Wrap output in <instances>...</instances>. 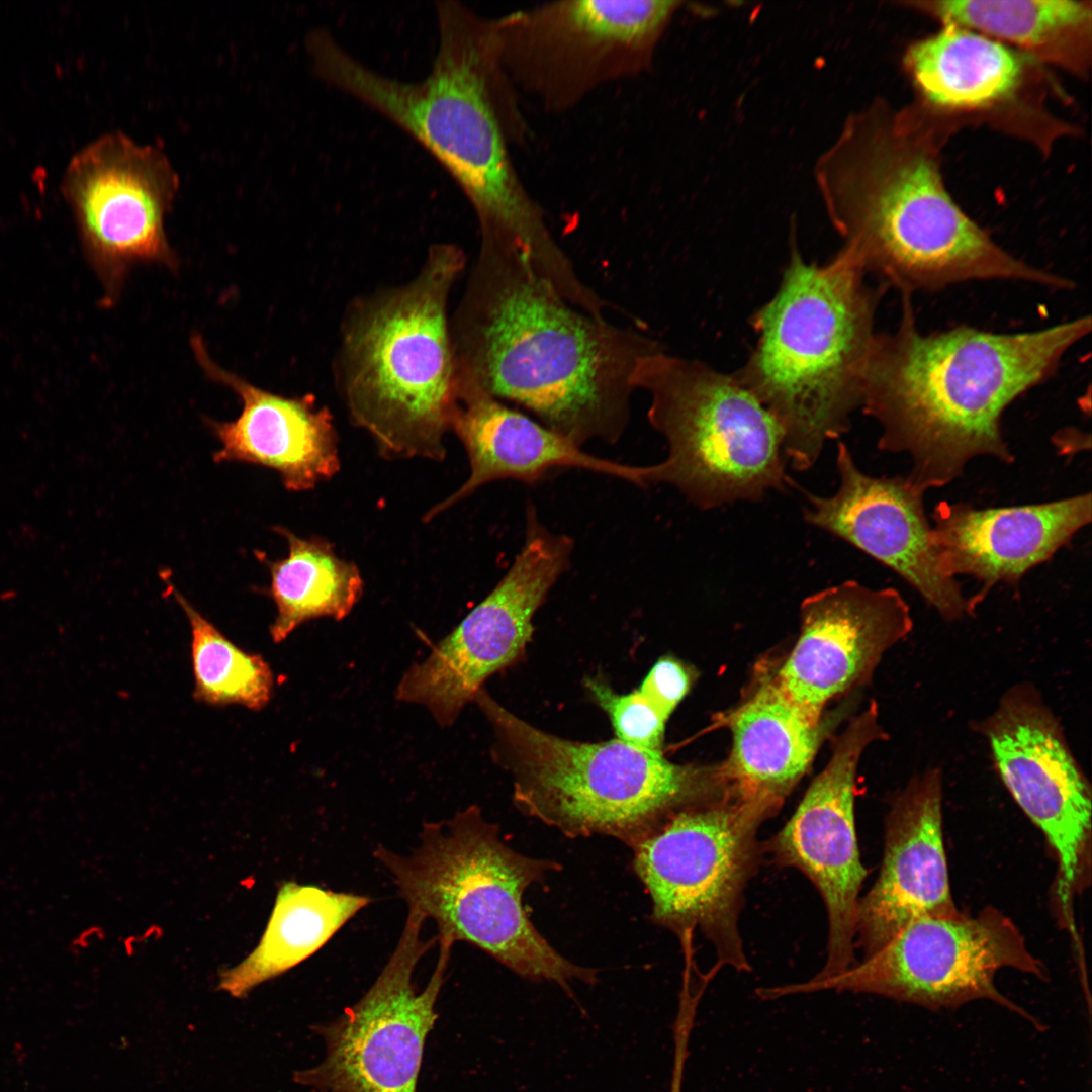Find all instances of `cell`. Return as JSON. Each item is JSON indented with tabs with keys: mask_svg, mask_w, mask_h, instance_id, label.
<instances>
[{
	"mask_svg": "<svg viewBox=\"0 0 1092 1092\" xmlns=\"http://www.w3.org/2000/svg\"><path fill=\"white\" fill-rule=\"evenodd\" d=\"M190 344L204 374L233 390L242 403L233 421L207 420L221 445L215 462L273 469L291 491L309 490L340 470L333 416L317 406L314 396L286 397L262 389L213 361L200 335H192Z\"/></svg>",
	"mask_w": 1092,
	"mask_h": 1092,
	"instance_id": "obj_22",
	"label": "cell"
},
{
	"mask_svg": "<svg viewBox=\"0 0 1092 1092\" xmlns=\"http://www.w3.org/2000/svg\"><path fill=\"white\" fill-rule=\"evenodd\" d=\"M844 250L824 264L793 249L775 295L754 314L756 344L736 378L780 424L784 456L809 470L861 406L886 288Z\"/></svg>",
	"mask_w": 1092,
	"mask_h": 1092,
	"instance_id": "obj_5",
	"label": "cell"
},
{
	"mask_svg": "<svg viewBox=\"0 0 1092 1092\" xmlns=\"http://www.w3.org/2000/svg\"><path fill=\"white\" fill-rule=\"evenodd\" d=\"M583 685L592 701L607 714L616 739L643 750L663 752L667 720L637 689L620 694L599 675L586 677Z\"/></svg>",
	"mask_w": 1092,
	"mask_h": 1092,
	"instance_id": "obj_30",
	"label": "cell"
},
{
	"mask_svg": "<svg viewBox=\"0 0 1092 1092\" xmlns=\"http://www.w3.org/2000/svg\"><path fill=\"white\" fill-rule=\"evenodd\" d=\"M972 729L986 740L1003 785L1054 850L1059 909L1071 935L1077 934L1072 907L1090 877L1092 797L1061 722L1039 690L1020 681Z\"/></svg>",
	"mask_w": 1092,
	"mask_h": 1092,
	"instance_id": "obj_15",
	"label": "cell"
},
{
	"mask_svg": "<svg viewBox=\"0 0 1092 1092\" xmlns=\"http://www.w3.org/2000/svg\"><path fill=\"white\" fill-rule=\"evenodd\" d=\"M438 49L419 81L384 75L316 27L304 44L313 73L407 133L450 174L470 203L480 241L508 243L554 286L574 265L514 165L510 146L530 129L497 52L492 19L456 0L436 2Z\"/></svg>",
	"mask_w": 1092,
	"mask_h": 1092,
	"instance_id": "obj_1",
	"label": "cell"
},
{
	"mask_svg": "<svg viewBox=\"0 0 1092 1092\" xmlns=\"http://www.w3.org/2000/svg\"><path fill=\"white\" fill-rule=\"evenodd\" d=\"M370 902L364 895L285 883L259 944L220 975L218 988L236 998L246 996L315 953Z\"/></svg>",
	"mask_w": 1092,
	"mask_h": 1092,
	"instance_id": "obj_27",
	"label": "cell"
},
{
	"mask_svg": "<svg viewBox=\"0 0 1092 1092\" xmlns=\"http://www.w3.org/2000/svg\"><path fill=\"white\" fill-rule=\"evenodd\" d=\"M680 1L563 0L492 19L516 91L544 111L574 108L599 88L652 66Z\"/></svg>",
	"mask_w": 1092,
	"mask_h": 1092,
	"instance_id": "obj_11",
	"label": "cell"
},
{
	"mask_svg": "<svg viewBox=\"0 0 1092 1092\" xmlns=\"http://www.w3.org/2000/svg\"><path fill=\"white\" fill-rule=\"evenodd\" d=\"M695 678V670L690 665L673 655H664L655 661L637 690L668 720L690 692Z\"/></svg>",
	"mask_w": 1092,
	"mask_h": 1092,
	"instance_id": "obj_31",
	"label": "cell"
},
{
	"mask_svg": "<svg viewBox=\"0 0 1092 1092\" xmlns=\"http://www.w3.org/2000/svg\"><path fill=\"white\" fill-rule=\"evenodd\" d=\"M1012 968L1041 980L1044 965L1028 949L1016 924L988 906L975 916L925 917L912 921L875 953L835 977L764 990L768 1000L822 990L875 994L931 1010L957 1008L977 999L994 1001L1040 1028L1027 1011L995 985L996 973Z\"/></svg>",
	"mask_w": 1092,
	"mask_h": 1092,
	"instance_id": "obj_12",
	"label": "cell"
},
{
	"mask_svg": "<svg viewBox=\"0 0 1092 1092\" xmlns=\"http://www.w3.org/2000/svg\"><path fill=\"white\" fill-rule=\"evenodd\" d=\"M425 918L408 910L399 941L381 973L337 1019L314 1026L324 1059L297 1071L293 1080L313 1092H417L428 1034L438 1014L453 942L437 937L439 957L422 991L414 972L434 940L422 939Z\"/></svg>",
	"mask_w": 1092,
	"mask_h": 1092,
	"instance_id": "obj_14",
	"label": "cell"
},
{
	"mask_svg": "<svg viewBox=\"0 0 1092 1092\" xmlns=\"http://www.w3.org/2000/svg\"><path fill=\"white\" fill-rule=\"evenodd\" d=\"M905 66L928 105L954 110L984 108L1010 97L1024 71L1020 54L1010 47L952 25L914 42Z\"/></svg>",
	"mask_w": 1092,
	"mask_h": 1092,
	"instance_id": "obj_26",
	"label": "cell"
},
{
	"mask_svg": "<svg viewBox=\"0 0 1092 1092\" xmlns=\"http://www.w3.org/2000/svg\"><path fill=\"white\" fill-rule=\"evenodd\" d=\"M275 530L288 544L286 557L265 559L271 577L268 593L276 607L270 635L279 643L306 621L343 620L361 599L364 582L358 567L340 558L328 541L301 538L282 527Z\"/></svg>",
	"mask_w": 1092,
	"mask_h": 1092,
	"instance_id": "obj_28",
	"label": "cell"
},
{
	"mask_svg": "<svg viewBox=\"0 0 1092 1092\" xmlns=\"http://www.w3.org/2000/svg\"><path fill=\"white\" fill-rule=\"evenodd\" d=\"M458 390L517 404L579 447L615 444L639 360L661 345L585 312L507 243L480 241L449 321Z\"/></svg>",
	"mask_w": 1092,
	"mask_h": 1092,
	"instance_id": "obj_2",
	"label": "cell"
},
{
	"mask_svg": "<svg viewBox=\"0 0 1092 1092\" xmlns=\"http://www.w3.org/2000/svg\"><path fill=\"white\" fill-rule=\"evenodd\" d=\"M839 717L795 703L761 672L742 701L718 719L732 747L718 771L723 784L765 819L776 815L808 771Z\"/></svg>",
	"mask_w": 1092,
	"mask_h": 1092,
	"instance_id": "obj_24",
	"label": "cell"
},
{
	"mask_svg": "<svg viewBox=\"0 0 1092 1092\" xmlns=\"http://www.w3.org/2000/svg\"><path fill=\"white\" fill-rule=\"evenodd\" d=\"M62 186L112 294L139 264L177 267L165 219L180 179L160 147L105 133L73 157Z\"/></svg>",
	"mask_w": 1092,
	"mask_h": 1092,
	"instance_id": "obj_17",
	"label": "cell"
},
{
	"mask_svg": "<svg viewBox=\"0 0 1092 1092\" xmlns=\"http://www.w3.org/2000/svg\"><path fill=\"white\" fill-rule=\"evenodd\" d=\"M932 539L946 573L969 575L980 588L973 611L998 583L1016 585L1091 521V495L1036 505L978 509L941 502L932 513Z\"/></svg>",
	"mask_w": 1092,
	"mask_h": 1092,
	"instance_id": "obj_21",
	"label": "cell"
},
{
	"mask_svg": "<svg viewBox=\"0 0 1092 1092\" xmlns=\"http://www.w3.org/2000/svg\"><path fill=\"white\" fill-rule=\"evenodd\" d=\"M911 4L943 25L973 30L1078 75L1090 67V1L938 0Z\"/></svg>",
	"mask_w": 1092,
	"mask_h": 1092,
	"instance_id": "obj_25",
	"label": "cell"
},
{
	"mask_svg": "<svg viewBox=\"0 0 1092 1092\" xmlns=\"http://www.w3.org/2000/svg\"><path fill=\"white\" fill-rule=\"evenodd\" d=\"M466 257L432 245L406 283L354 299L344 314L334 378L353 423L389 458L441 461L459 391L450 338V291Z\"/></svg>",
	"mask_w": 1092,
	"mask_h": 1092,
	"instance_id": "obj_6",
	"label": "cell"
},
{
	"mask_svg": "<svg viewBox=\"0 0 1092 1092\" xmlns=\"http://www.w3.org/2000/svg\"><path fill=\"white\" fill-rule=\"evenodd\" d=\"M632 384L648 394V421L667 445L652 485H670L701 510L788 485L783 430L734 373L661 348L639 360Z\"/></svg>",
	"mask_w": 1092,
	"mask_h": 1092,
	"instance_id": "obj_9",
	"label": "cell"
},
{
	"mask_svg": "<svg viewBox=\"0 0 1092 1092\" xmlns=\"http://www.w3.org/2000/svg\"><path fill=\"white\" fill-rule=\"evenodd\" d=\"M473 702L492 728V760L510 775L516 807L567 836L602 834L633 848L719 785L716 766L678 764L616 738L584 742L541 730L483 688Z\"/></svg>",
	"mask_w": 1092,
	"mask_h": 1092,
	"instance_id": "obj_7",
	"label": "cell"
},
{
	"mask_svg": "<svg viewBox=\"0 0 1092 1092\" xmlns=\"http://www.w3.org/2000/svg\"><path fill=\"white\" fill-rule=\"evenodd\" d=\"M373 855L408 910L436 922L437 936L468 942L520 977L554 982L569 996L572 981L597 982L596 970L565 959L539 933L522 902L530 885L560 866L509 847L477 806L425 823L411 854L379 845Z\"/></svg>",
	"mask_w": 1092,
	"mask_h": 1092,
	"instance_id": "obj_8",
	"label": "cell"
},
{
	"mask_svg": "<svg viewBox=\"0 0 1092 1092\" xmlns=\"http://www.w3.org/2000/svg\"><path fill=\"white\" fill-rule=\"evenodd\" d=\"M535 509L526 508L524 543L506 574L397 685L396 700L425 706L441 727L491 675L525 656L537 611L569 568L573 540L543 525Z\"/></svg>",
	"mask_w": 1092,
	"mask_h": 1092,
	"instance_id": "obj_13",
	"label": "cell"
},
{
	"mask_svg": "<svg viewBox=\"0 0 1092 1092\" xmlns=\"http://www.w3.org/2000/svg\"><path fill=\"white\" fill-rule=\"evenodd\" d=\"M921 113L876 99L850 113L814 176L833 228L867 275L901 296L975 281L1069 290L1064 275L996 243L953 200Z\"/></svg>",
	"mask_w": 1092,
	"mask_h": 1092,
	"instance_id": "obj_3",
	"label": "cell"
},
{
	"mask_svg": "<svg viewBox=\"0 0 1092 1092\" xmlns=\"http://www.w3.org/2000/svg\"><path fill=\"white\" fill-rule=\"evenodd\" d=\"M766 819L722 782L669 816L632 849L652 902L651 919L679 938L700 930L717 964L750 971L739 932L744 890L764 852Z\"/></svg>",
	"mask_w": 1092,
	"mask_h": 1092,
	"instance_id": "obj_10",
	"label": "cell"
},
{
	"mask_svg": "<svg viewBox=\"0 0 1092 1092\" xmlns=\"http://www.w3.org/2000/svg\"><path fill=\"white\" fill-rule=\"evenodd\" d=\"M452 430L467 452L470 473L456 491L427 511L426 522L489 482L511 479L530 485L557 469L586 470L639 487L651 485L652 465L592 455L529 415L479 391H460Z\"/></svg>",
	"mask_w": 1092,
	"mask_h": 1092,
	"instance_id": "obj_23",
	"label": "cell"
},
{
	"mask_svg": "<svg viewBox=\"0 0 1092 1092\" xmlns=\"http://www.w3.org/2000/svg\"><path fill=\"white\" fill-rule=\"evenodd\" d=\"M168 588L185 613L191 629L194 697L208 705H241L261 710L272 697L274 676L258 654L235 645L174 586Z\"/></svg>",
	"mask_w": 1092,
	"mask_h": 1092,
	"instance_id": "obj_29",
	"label": "cell"
},
{
	"mask_svg": "<svg viewBox=\"0 0 1092 1092\" xmlns=\"http://www.w3.org/2000/svg\"><path fill=\"white\" fill-rule=\"evenodd\" d=\"M943 777L938 767L913 776L893 798L876 883L860 899L855 946L867 958L906 925L956 917L942 830Z\"/></svg>",
	"mask_w": 1092,
	"mask_h": 1092,
	"instance_id": "obj_20",
	"label": "cell"
},
{
	"mask_svg": "<svg viewBox=\"0 0 1092 1092\" xmlns=\"http://www.w3.org/2000/svg\"><path fill=\"white\" fill-rule=\"evenodd\" d=\"M901 299L899 324L877 334L864 378L860 407L881 427L878 448L908 455L906 479L923 493L977 457L1012 463L1003 414L1056 373L1090 334L1091 317L1016 333L966 325L923 332L911 297Z\"/></svg>",
	"mask_w": 1092,
	"mask_h": 1092,
	"instance_id": "obj_4",
	"label": "cell"
},
{
	"mask_svg": "<svg viewBox=\"0 0 1092 1092\" xmlns=\"http://www.w3.org/2000/svg\"><path fill=\"white\" fill-rule=\"evenodd\" d=\"M839 485L829 496L805 492L804 520L893 569L947 621L974 611L958 579L944 570L925 514V493L906 477H875L838 442Z\"/></svg>",
	"mask_w": 1092,
	"mask_h": 1092,
	"instance_id": "obj_18",
	"label": "cell"
},
{
	"mask_svg": "<svg viewBox=\"0 0 1092 1092\" xmlns=\"http://www.w3.org/2000/svg\"><path fill=\"white\" fill-rule=\"evenodd\" d=\"M913 625L910 606L893 587L847 580L819 590L801 603L799 636L771 677L795 703L822 715L832 700L867 685Z\"/></svg>",
	"mask_w": 1092,
	"mask_h": 1092,
	"instance_id": "obj_19",
	"label": "cell"
},
{
	"mask_svg": "<svg viewBox=\"0 0 1092 1092\" xmlns=\"http://www.w3.org/2000/svg\"><path fill=\"white\" fill-rule=\"evenodd\" d=\"M888 738L878 704L872 700L834 739L826 766L813 780L790 820L763 843L764 852L775 863L796 868L807 876L826 906L827 958L813 981L840 975L855 964L859 893L867 877L855 829L856 777L866 749Z\"/></svg>",
	"mask_w": 1092,
	"mask_h": 1092,
	"instance_id": "obj_16",
	"label": "cell"
}]
</instances>
